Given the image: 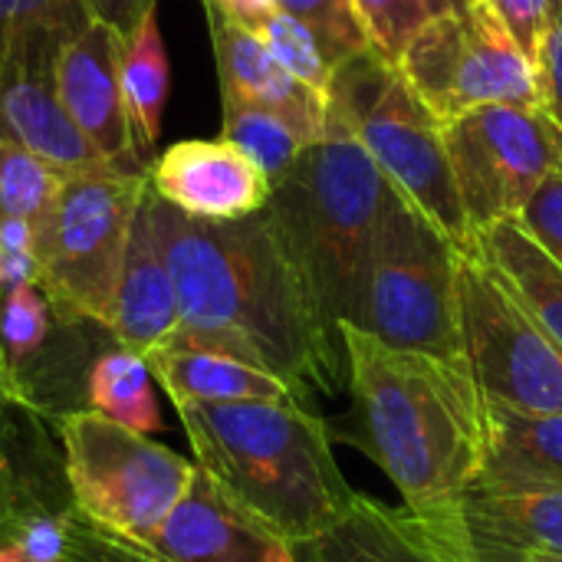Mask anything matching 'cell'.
I'll return each mask as SVG.
<instances>
[{"label":"cell","mask_w":562,"mask_h":562,"mask_svg":"<svg viewBox=\"0 0 562 562\" xmlns=\"http://www.w3.org/2000/svg\"><path fill=\"white\" fill-rule=\"evenodd\" d=\"M148 217L178 293L175 342L244 356L296 395L333 392L346 356L316 326L267 211L240 221H198L148 188Z\"/></svg>","instance_id":"cell-1"},{"label":"cell","mask_w":562,"mask_h":562,"mask_svg":"<svg viewBox=\"0 0 562 562\" xmlns=\"http://www.w3.org/2000/svg\"><path fill=\"white\" fill-rule=\"evenodd\" d=\"M352 412L333 438L366 451L422 514L448 510L474 487L484 451V398L464 362L395 349L339 329Z\"/></svg>","instance_id":"cell-2"},{"label":"cell","mask_w":562,"mask_h":562,"mask_svg":"<svg viewBox=\"0 0 562 562\" xmlns=\"http://www.w3.org/2000/svg\"><path fill=\"white\" fill-rule=\"evenodd\" d=\"M198 471L293 547L319 540L352 504L329 422L300 402L181 405Z\"/></svg>","instance_id":"cell-3"},{"label":"cell","mask_w":562,"mask_h":562,"mask_svg":"<svg viewBox=\"0 0 562 562\" xmlns=\"http://www.w3.org/2000/svg\"><path fill=\"white\" fill-rule=\"evenodd\" d=\"M385 198L389 181L369 151L349 135H329L303 148L273 181L263 207L336 352H342L339 329L352 323L362 300Z\"/></svg>","instance_id":"cell-4"},{"label":"cell","mask_w":562,"mask_h":562,"mask_svg":"<svg viewBox=\"0 0 562 562\" xmlns=\"http://www.w3.org/2000/svg\"><path fill=\"white\" fill-rule=\"evenodd\" d=\"M329 135L356 138L385 181L438 224L458 250L477 244L451 175L441 122L408 86L405 72L375 49L349 56L336 69Z\"/></svg>","instance_id":"cell-5"},{"label":"cell","mask_w":562,"mask_h":562,"mask_svg":"<svg viewBox=\"0 0 562 562\" xmlns=\"http://www.w3.org/2000/svg\"><path fill=\"white\" fill-rule=\"evenodd\" d=\"M454 270L458 247L451 237L389 184L362 300L349 326L395 349L464 362Z\"/></svg>","instance_id":"cell-6"},{"label":"cell","mask_w":562,"mask_h":562,"mask_svg":"<svg viewBox=\"0 0 562 562\" xmlns=\"http://www.w3.org/2000/svg\"><path fill=\"white\" fill-rule=\"evenodd\" d=\"M56 435L72 507L95 527L151 547L191 491L198 464L89 408L63 415Z\"/></svg>","instance_id":"cell-7"},{"label":"cell","mask_w":562,"mask_h":562,"mask_svg":"<svg viewBox=\"0 0 562 562\" xmlns=\"http://www.w3.org/2000/svg\"><path fill=\"white\" fill-rule=\"evenodd\" d=\"M145 188L148 175H122L109 168L59 181L53 211L40 231L36 260L40 286L63 316L95 323L109 333Z\"/></svg>","instance_id":"cell-8"},{"label":"cell","mask_w":562,"mask_h":562,"mask_svg":"<svg viewBox=\"0 0 562 562\" xmlns=\"http://www.w3.org/2000/svg\"><path fill=\"white\" fill-rule=\"evenodd\" d=\"M454 290L461 359L481 398L562 415V352L477 244L458 250Z\"/></svg>","instance_id":"cell-9"},{"label":"cell","mask_w":562,"mask_h":562,"mask_svg":"<svg viewBox=\"0 0 562 562\" xmlns=\"http://www.w3.org/2000/svg\"><path fill=\"white\" fill-rule=\"evenodd\" d=\"M398 69L441 125L484 105L540 109L530 56L484 0L431 16Z\"/></svg>","instance_id":"cell-10"},{"label":"cell","mask_w":562,"mask_h":562,"mask_svg":"<svg viewBox=\"0 0 562 562\" xmlns=\"http://www.w3.org/2000/svg\"><path fill=\"white\" fill-rule=\"evenodd\" d=\"M441 132L474 237L520 217L562 165V132L540 109L484 105L445 122Z\"/></svg>","instance_id":"cell-11"},{"label":"cell","mask_w":562,"mask_h":562,"mask_svg":"<svg viewBox=\"0 0 562 562\" xmlns=\"http://www.w3.org/2000/svg\"><path fill=\"white\" fill-rule=\"evenodd\" d=\"M306 562H477L454 507L422 514L356 494L349 510L313 543Z\"/></svg>","instance_id":"cell-12"},{"label":"cell","mask_w":562,"mask_h":562,"mask_svg":"<svg viewBox=\"0 0 562 562\" xmlns=\"http://www.w3.org/2000/svg\"><path fill=\"white\" fill-rule=\"evenodd\" d=\"M119 53L122 36H115L105 23L95 20L59 49L53 66V86L63 112L112 171L148 175V165L135 148L122 105Z\"/></svg>","instance_id":"cell-13"},{"label":"cell","mask_w":562,"mask_h":562,"mask_svg":"<svg viewBox=\"0 0 562 562\" xmlns=\"http://www.w3.org/2000/svg\"><path fill=\"white\" fill-rule=\"evenodd\" d=\"M148 188L198 221H240L270 201V178L224 138H188L168 145L148 165Z\"/></svg>","instance_id":"cell-14"},{"label":"cell","mask_w":562,"mask_h":562,"mask_svg":"<svg viewBox=\"0 0 562 562\" xmlns=\"http://www.w3.org/2000/svg\"><path fill=\"white\" fill-rule=\"evenodd\" d=\"M151 550L168 562H300V547L244 510L204 471L194 474Z\"/></svg>","instance_id":"cell-15"},{"label":"cell","mask_w":562,"mask_h":562,"mask_svg":"<svg viewBox=\"0 0 562 562\" xmlns=\"http://www.w3.org/2000/svg\"><path fill=\"white\" fill-rule=\"evenodd\" d=\"M59 46H33L26 49L7 72L0 89V138L26 148L59 178L105 171L102 155L82 138L72 119L63 112L53 86ZM112 171V168H109Z\"/></svg>","instance_id":"cell-16"},{"label":"cell","mask_w":562,"mask_h":562,"mask_svg":"<svg viewBox=\"0 0 562 562\" xmlns=\"http://www.w3.org/2000/svg\"><path fill=\"white\" fill-rule=\"evenodd\" d=\"M204 13L221 76V99H240L280 112L306 135L310 145L329 138V95L310 89L280 66L250 26L211 3H204Z\"/></svg>","instance_id":"cell-17"},{"label":"cell","mask_w":562,"mask_h":562,"mask_svg":"<svg viewBox=\"0 0 562 562\" xmlns=\"http://www.w3.org/2000/svg\"><path fill=\"white\" fill-rule=\"evenodd\" d=\"M145 194H148V188H145ZM145 194H142V204H138V214L132 224V240H128L125 267H122L115 303H112L109 336L115 346L148 359L151 352L175 342V336L181 329V313H178L175 280L168 273V263H165L161 247L151 231Z\"/></svg>","instance_id":"cell-18"},{"label":"cell","mask_w":562,"mask_h":562,"mask_svg":"<svg viewBox=\"0 0 562 562\" xmlns=\"http://www.w3.org/2000/svg\"><path fill=\"white\" fill-rule=\"evenodd\" d=\"M474 487L562 494V415L520 412L484 398V451Z\"/></svg>","instance_id":"cell-19"},{"label":"cell","mask_w":562,"mask_h":562,"mask_svg":"<svg viewBox=\"0 0 562 562\" xmlns=\"http://www.w3.org/2000/svg\"><path fill=\"white\" fill-rule=\"evenodd\" d=\"M155 382L175 408L181 405H240V402H300V395L270 369L221 349L171 342L148 356Z\"/></svg>","instance_id":"cell-20"},{"label":"cell","mask_w":562,"mask_h":562,"mask_svg":"<svg viewBox=\"0 0 562 562\" xmlns=\"http://www.w3.org/2000/svg\"><path fill=\"white\" fill-rule=\"evenodd\" d=\"M454 517L477 553L562 557V494H507L471 487Z\"/></svg>","instance_id":"cell-21"},{"label":"cell","mask_w":562,"mask_h":562,"mask_svg":"<svg viewBox=\"0 0 562 562\" xmlns=\"http://www.w3.org/2000/svg\"><path fill=\"white\" fill-rule=\"evenodd\" d=\"M477 250L530 310L562 352V267L520 227V221H501L477 234Z\"/></svg>","instance_id":"cell-22"},{"label":"cell","mask_w":562,"mask_h":562,"mask_svg":"<svg viewBox=\"0 0 562 562\" xmlns=\"http://www.w3.org/2000/svg\"><path fill=\"white\" fill-rule=\"evenodd\" d=\"M119 86H122V105L128 115V128L135 138V148L145 165H151V151L161 135V119L168 105L171 89V66L168 49L158 26V10H151L138 30L122 40L119 53Z\"/></svg>","instance_id":"cell-23"},{"label":"cell","mask_w":562,"mask_h":562,"mask_svg":"<svg viewBox=\"0 0 562 562\" xmlns=\"http://www.w3.org/2000/svg\"><path fill=\"white\" fill-rule=\"evenodd\" d=\"M63 319L66 316L53 306L40 283L0 290V356L23 408H30L26 389L46 366Z\"/></svg>","instance_id":"cell-24"},{"label":"cell","mask_w":562,"mask_h":562,"mask_svg":"<svg viewBox=\"0 0 562 562\" xmlns=\"http://www.w3.org/2000/svg\"><path fill=\"white\" fill-rule=\"evenodd\" d=\"M86 408L138 435L158 431L161 405L148 359L122 346L99 352L86 375Z\"/></svg>","instance_id":"cell-25"},{"label":"cell","mask_w":562,"mask_h":562,"mask_svg":"<svg viewBox=\"0 0 562 562\" xmlns=\"http://www.w3.org/2000/svg\"><path fill=\"white\" fill-rule=\"evenodd\" d=\"M92 20L82 0H0V89L10 66L33 46H66Z\"/></svg>","instance_id":"cell-26"},{"label":"cell","mask_w":562,"mask_h":562,"mask_svg":"<svg viewBox=\"0 0 562 562\" xmlns=\"http://www.w3.org/2000/svg\"><path fill=\"white\" fill-rule=\"evenodd\" d=\"M221 138L237 145L270 184L310 148L306 135L290 119L240 99H221Z\"/></svg>","instance_id":"cell-27"},{"label":"cell","mask_w":562,"mask_h":562,"mask_svg":"<svg viewBox=\"0 0 562 562\" xmlns=\"http://www.w3.org/2000/svg\"><path fill=\"white\" fill-rule=\"evenodd\" d=\"M59 181L63 178L26 148L0 138V227L30 224L40 234L53 211Z\"/></svg>","instance_id":"cell-28"},{"label":"cell","mask_w":562,"mask_h":562,"mask_svg":"<svg viewBox=\"0 0 562 562\" xmlns=\"http://www.w3.org/2000/svg\"><path fill=\"white\" fill-rule=\"evenodd\" d=\"M250 30L263 40V46L273 53V59L280 66H286L310 89L329 95V86H333V76H336L339 66H336L326 43L319 40V33L310 23H303L300 16H293V13H286L280 7H273Z\"/></svg>","instance_id":"cell-29"},{"label":"cell","mask_w":562,"mask_h":562,"mask_svg":"<svg viewBox=\"0 0 562 562\" xmlns=\"http://www.w3.org/2000/svg\"><path fill=\"white\" fill-rule=\"evenodd\" d=\"M352 7L372 49L392 66L402 63L408 43L431 20L425 0H352Z\"/></svg>","instance_id":"cell-30"},{"label":"cell","mask_w":562,"mask_h":562,"mask_svg":"<svg viewBox=\"0 0 562 562\" xmlns=\"http://www.w3.org/2000/svg\"><path fill=\"white\" fill-rule=\"evenodd\" d=\"M273 7L310 23L319 33V40L326 43L336 66H342L349 56L372 49V43L356 16L352 0H273Z\"/></svg>","instance_id":"cell-31"},{"label":"cell","mask_w":562,"mask_h":562,"mask_svg":"<svg viewBox=\"0 0 562 562\" xmlns=\"http://www.w3.org/2000/svg\"><path fill=\"white\" fill-rule=\"evenodd\" d=\"M23 408H0V533L30 507L40 504H66L49 497V491L36 481V474L30 468H23V461L13 451V438H16V418Z\"/></svg>","instance_id":"cell-32"},{"label":"cell","mask_w":562,"mask_h":562,"mask_svg":"<svg viewBox=\"0 0 562 562\" xmlns=\"http://www.w3.org/2000/svg\"><path fill=\"white\" fill-rule=\"evenodd\" d=\"M66 562H168L161 553H155L145 543L115 537L92 520H86L76 510V530H72V547Z\"/></svg>","instance_id":"cell-33"},{"label":"cell","mask_w":562,"mask_h":562,"mask_svg":"<svg viewBox=\"0 0 562 562\" xmlns=\"http://www.w3.org/2000/svg\"><path fill=\"white\" fill-rule=\"evenodd\" d=\"M517 221L562 267V168L540 184Z\"/></svg>","instance_id":"cell-34"},{"label":"cell","mask_w":562,"mask_h":562,"mask_svg":"<svg viewBox=\"0 0 562 562\" xmlns=\"http://www.w3.org/2000/svg\"><path fill=\"white\" fill-rule=\"evenodd\" d=\"M533 76L540 112L562 132V16L550 20L540 40V49L533 56Z\"/></svg>","instance_id":"cell-35"},{"label":"cell","mask_w":562,"mask_h":562,"mask_svg":"<svg viewBox=\"0 0 562 562\" xmlns=\"http://www.w3.org/2000/svg\"><path fill=\"white\" fill-rule=\"evenodd\" d=\"M484 3L497 13V20L507 26V33L533 63L540 40L550 26V3L547 0H484Z\"/></svg>","instance_id":"cell-36"},{"label":"cell","mask_w":562,"mask_h":562,"mask_svg":"<svg viewBox=\"0 0 562 562\" xmlns=\"http://www.w3.org/2000/svg\"><path fill=\"white\" fill-rule=\"evenodd\" d=\"M82 3L89 7L92 20L105 23L122 40H128L151 10H158V0H82Z\"/></svg>","instance_id":"cell-37"},{"label":"cell","mask_w":562,"mask_h":562,"mask_svg":"<svg viewBox=\"0 0 562 562\" xmlns=\"http://www.w3.org/2000/svg\"><path fill=\"white\" fill-rule=\"evenodd\" d=\"M477 562H562V557H547V553H477L471 550Z\"/></svg>","instance_id":"cell-38"},{"label":"cell","mask_w":562,"mask_h":562,"mask_svg":"<svg viewBox=\"0 0 562 562\" xmlns=\"http://www.w3.org/2000/svg\"><path fill=\"white\" fill-rule=\"evenodd\" d=\"M0 408H23L20 398H16V389H13V382H10V372H7V366H3V356H0ZM26 412H30V408H26Z\"/></svg>","instance_id":"cell-39"},{"label":"cell","mask_w":562,"mask_h":562,"mask_svg":"<svg viewBox=\"0 0 562 562\" xmlns=\"http://www.w3.org/2000/svg\"><path fill=\"white\" fill-rule=\"evenodd\" d=\"M474 0H425V7H428V13L431 16H448V13H461V10H468Z\"/></svg>","instance_id":"cell-40"},{"label":"cell","mask_w":562,"mask_h":562,"mask_svg":"<svg viewBox=\"0 0 562 562\" xmlns=\"http://www.w3.org/2000/svg\"><path fill=\"white\" fill-rule=\"evenodd\" d=\"M547 3H550V20L562 16V0H547Z\"/></svg>","instance_id":"cell-41"},{"label":"cell","mask_w":562,"mask_h":562,"mask_svg":"<svg viewBox=\"0 0 562 562\" xmlns=\"http://www.w3.org/2000/svg\"><path fill=\"white\" fill-rule=\"evenodd\" d=\"M560 168H562V165H560Z\"/></svg>","instance_id":"cell-42"}]
</instances>
